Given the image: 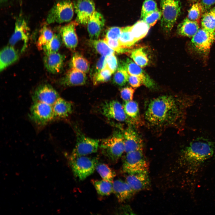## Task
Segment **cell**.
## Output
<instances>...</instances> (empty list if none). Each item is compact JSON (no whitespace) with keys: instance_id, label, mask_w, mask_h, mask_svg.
I'll list each match as a JSON object with an SVG mask.
<instances>
[{"instance_id":"cell-1","label":"cell","mask_w":215,"mask_h":215,"mask_svg":"<svg viewBox=\"0 0 215 215\" xmlns=\"http://www.w3.org/2000/svg\"><path fill=\"white\" fill-rule=\"evenodd\" d=\"M192 97H183L165 95L150 100L145 111L146 122L150 128L162 130L173 127L184 130L188 109L194 103Z\"/></svg>"},{"instance_id":"cell-2","label":"cell","mask_w":215,"mask_h":215,"mask_svg":"<svg viewBox=\"0 0 215 215\" xmlns=\"http://www.w3.org/2000/svg\"><path fill=\"white\" fill-rule=\"evenodd\" d=\"M215 153L213 142L204 137H197L181 150L178 159L179 165L185 168L187 173L196 172Z\"/></svg>"},{"instance_id":"cell-3","label":"cell","mask_w":215,"mask_h":215,"mask_svg":"<svg viewBox=\"0 0 215 215\" xmlns=\"http://www.w3.org/2000/svg\"><path fill=\"white\" fill-rule=\"evenodd\" d=\"M99 147L103 154L111 161L116 162L125 152L122 132L114 131L110 136L102 140Z\"/></svg>"},{"instance_id":"cell-4","label":"cell","mask_w":215,"mask_h":215,"mask_svg":"<svg viewBox=\"0 0 215 215\" xmlns=\"http://www.w3.org/2000/svg\"><path fill=\"white\" fill-rule=\"evenodd\" d=\"M160 6L162 13L161 26L164 31L169 32L181 13V0H160Z\"/></svg>"},{"instance_id":"cell-5","label":"cell","mask_w":215,"mask_h":215,"mask_svg":"<svg viewBox=\"0 0 215 215\" xmlns=\"http://www.w3.org/2000/svg\"><path fill=\"white\" fill-rule=\"evenodd\" d=\"M70 165L74 176L83 180L92 174L98 163L95 158L82 156H71Z\"/></svg>"},{"instance_id":"cell-6","label":"cell","mask_w":215,"mask_h":215,"mask_svg":"<svg viewBox=\"0 0 215 215\" xmlns=\"http://www.w3.org/2000/svg\"><path fill=\"white\" fill-rule=\"evenodd\" d=\"M73 14L72 3L70 0H62L56 3L50 10L46 22L49 24L68 22L72 19Z\"/></svg>"},{"instance_id":"cell-7","label":"cell","mask_w":215,"mask_h":215,"mask_svg":"<svg viewBox=\"0 0 215 215\" xmlns=\"http://www.w3.org/2000/svg\"><path fill=\"white\" fill-rule=\"evenodd\" d=\"M122 169L128 174L148 171V163L144 155L143 149L126 153L123 163Z\"/></svg>"},{"instance_id":"cell-8","label":"cell","mask_w":215,"mask_h":215,"mask_svg":"<svg viewBox=\"0 0 215 215\" xmlns=\"http://www.w3.org/2000/svg\"><path fill=\"white\" fill-rule=\"evenodd\" d=\"M76 142L71 156H87L97 152L99 140L85 136L79 130H76Z\"/></svg>"},{"instance_id":"cell-9","label":"cell","mask_w":215,"mask_h":215,"mask_svg":"<svg viewBox=\"0 0 215 215\" xmlns=\"http://www.w3.org/2000/svg\"><path fill=\"white\" fill-rule=\"evenodd\" d=\"M215 40V32L208 31L202 28L199 29L192 37L191 43L198 53L207 54Z\"/></svg>"},{"instance_id":"cell-10","label":"cell","mask_w":215,"mask_h":215,"mask_svg":"<svg viewBox=\"0 0 215 215\" xmlns=\"http://www.w3.org/2000/svg\"><path fill=\"white\" fill-rule=\"evenodd\" d=\"M30 115L31 119L40 125L47 124L55 118L52 106L39 102H34Z\"/></svg>"},{"instance_id":"cell-11","label":"cell","mask_w":215,"mask_h":215,"mask_svg":"<svg viewBox=\"0 0 215 215\" xmlns=\"http://www.w3.org/2000/svg\"><path fill=\"white\" fill-rule=\"evenodd\" d=\"M100 111L103 115L108 119L119 122H128L130 124L125 113L123 105L117 100L105 102L101 105Z\"/></svg>"},{"instance_id":"cell-12","label":"cell","mask_w":215,"mask_h":215,"mask_svg":"<svg viewBox=\"0 0 215 215\" xmlns=\"http://www.w3.org/2000/svg\"><path fill=\"white\" fill-rule=\"evenodd\" d=\"M74 6L77 14L76 22L81 24H87L95 11L94 0H77Z\"/></svg>"},{"instance_id":"cell-13","label":"cell","mask_w":215,"mask_h":215,"mask_svg":"<svg viewBox=\"0 0 215 215\" xmlns=\"http://www.w3.org/2000/svg\"><path fill=\"white\" fill-rule=\"evenodd\" d=\"M59 97L56 90L48 84L43 85L38 87L32 95L34 102H41L52 106Z\"/></svg>"},{"instance_id":"cell-14","label":"cell","mask_w":215,"mask_h":215,"mask_svg":"<svg viewBox=\"0 0 215 215\" xmlns=\"http://www.w3.org/2000/svg\"><path fill=\"white\" fill-rule=\"evenodd\" d=\"M126 153L143 149V142L141 138L132 125L122 130Z\"/></svg>"},{"instance_id":"cell-15","label":"cell","mask_w":215,"mask_h":215,"mask_svg":"<svg viewBox=\"0 0 215 215\" xmlns=\"http://www.w3.org/2000/svg\"><path fill=\"white\" fill-rule=\"evenodd\" d=\"M128 174L125 181L136 193L149 188L150 184L148 171Z\"/></svg>"},{"instance_id":"cell-16","label":"cell","mask_w":215,"mask_h":215,"mask_svg":"<svg viewBox=\"0 0 215 215\" xmlns=\"http://www.w3.org/2000/svg\"><path fill=\"white\" fill-rule=\"evenodd\" d=\"M29 30L24 19L21 18L16 19L14 32L9 41L10 45L14 47L18 42L22 41L25 48L29 39Z\"/></svg>"},{"instance_id":"cell-17","label":"cell","mask_w":215,"mask_h":215,"mask_svg":"<svg viewBox=\"0 0 215 215\" xmlns=\"http://www.w3.org/2000/svg\"><path fill=\"white\" fill-rule=\"evenodd\" d=\"M122 66L129 75L136 76L141 78L143 85L149 88H153L155 84L148 75L140 67L129 59H127L123 62Z\"/></svg>"},{"instance_id":"cell-18","label":"cell","mask_w":215,"mask_h":215,"mask_svg":"<svg viewBox=\"0 0 215 215\" xmlns=\"http://www.w3.org/2000/svg\"><path fill=\"white\" fill-rule=\"evenodd\" d=\"M76 21L71 22L62 27L60 32L62 40L65 46L72 50H74L78 43V39L76 32Z\"/></svg>"},{"instance_id":"cell-19","label":"cell","mask_w":215,"mask_h":215,"mask_svg":"<svg viewBox=\"0 0 215 215\" xmlns=\"http://www.w3.org/2000/svg\"><path fill=\"white\" fill-rule=\"evenodd\" d=\"M113 193L120 202L130 199L136 193L126 181L120 179L113 181Z\"/></svg>"},{"instance_id":"cell-20","label":"cell","mask_w":215,"mask_h":215,"mask_svg":"<svg viewBox=\"0 0 215 215\" xmlns=\"http://www.w3.org/2000/svg\"><path fill=\"white\" fill-rule=\"evenodd\" d=\"M105 19L100 13L95 11L87 23V29L91 40H97L104 26Z\"/></svg>"},{"instance_id":"cell-21","label":"cell","mask_w":215,"mask_h":215,"mask_svg":"<svg viewBox=\"0 0 215 215\" xmlns=\"http://www.w3.org/2000/svg\"><path fill=\"white\" fill-rule=\"evenodd\" d=\"M64 60V56L57 52L45 53L43 58L45 68L49 72L53 73L61 71Z\"/></svg>"},{"instance_id":"cell-22","label":"cell","mask_w":215,"mask_h":215,"mask_svg":"<svg viewBox=\"0 0 215 215\" xmlns=\"http://www.w3.org/2000/svg\"><path fill=\"white\" fill-rule=\"evenodd\" d=\"M19 58L18 51L14 47L10 45L4 47L0 52V71L16 62Z\"/></svg>"},{"instance_id":"cell-23","label":"cell","mask_w":215,"mask_h":215,"mask_svg":"<svg viewBox=\"0 0 215 215\" xmlns=\"http://www.w3.org/2000/svg\"><path fill=\"white\" fill-rule=\"evenodd\" d=\"M86 73L72 68L67 73L62 80V83L67 86L82 85L87 80Z\"/></svg>"},{"instance_id":"cell-24","label":"cell","mask_w":215,"mask_h":215,"mask_svg":"<svg viewBox=\"0 0 215 215\" xmlns=\"http://www.w3.org/2000/svg\"><path fill=\"white\" fill-rule=\"evenodd\" d=\"M55 118H64L70 115L73 111L71 103L59 97L52 106Z\"/></svg>"},{"instance_id":"cell-25","label":"cell","mask_w":215,"mask_h":215,"mask_svg":"<svg viewBox=\"0 0 215 215\" xmlns=\"http://www.w3.org/2000/svg\"><path fill=\"white\" fill-rule=\"evenodd\" d=\"M199 29L198 22L192 21L186 18L179 24L177 30L179 35L192 37L196 33Z\"/></svg>"},{"instance_id":"cell-26","label":"cell","mask_w":215,"mask_h":215,"mask_svg":"<svg viewBox=\"0 0 215 215\" xmlns=\"http://www.w3.org/2000/svg\"><path fill=\"white\" fill-rule=\"evenodd\" d=\"M123 105L125 113L129 119L131 125L138 122L139 112L138 103L132 100L125 102Z\"/></svg>"},{"instance_id":"cell-27","label":"cell","mask_w":215,"mask_h":215,"mask_svg":"<svg viewBox=\"0 0 215 215\" xmlns=\"http://www.w3.org/2000/svg\"><path fill=\"white\" fill-rule=\"evenodd\" d=\"M150 27L143 20L137 22L131 26V33L136 42L145 36Z\"/></svg>"},{"instance_id":"cell-28","label":"cell","mask_w":215,"mask_h":215,"mask_svg":"<svg viewBox=\"0 0 215 215\" xmlns=\"http://www.w3.org/2000/svg\"><path fill=\"white\" fill-rule=\"evenodd\" d=\"M201 24L202 28L215 32V6L204 13L202 16Z\"/></svg>"},{"instance_id":"cell-29","label":"cell","mask_w":215,"mask_h":215,"mask_svg":"<svg viewBox=\"0 0 215 215\" xmlns=\"http://www.w3.org/2000/svg\"><path fill=\"white\" fill-rule=\"evenodd\" d=\"M130 29L131 26H130L122 28L118 41L121 46L124 49H128L136 43Z\"/></svg>"},{"instance_id":"cell-30","label":"cell","mask_w":215,"mask_h":215,"mask_svg":"<svg viewBox=\"0 0 215 215\" xmlns=\"http://www.w3.org/2000/svg\"><path fill=\"white\" fill-rule=\"evenodd\" d=\"M129 52L131 58L141 67H145L148 64L149 59L143 48H136Z\"/></svg>"},{"instance_id":"cell-31","label":"cell","mask_w":215,"mask_h":215,"mask_svg":"<svg viewBox=\"0 0 215 215\" xmlns=\"http://www.w3.org/2000/svg\"><path fill=\"white\" fill-rule=\"evenodd\" d=\"M71 64L72 68L85 73H88L90 70V64L88 60L82 55L75 53L73 56Z\"/></svg>"},{"instance_id":"cell-32","label":"cell","mask_w":215,"mask_h":215,"mask_svg":"<svg viewBox=\"0 0 215 215\" xmlns=\"http://www.w3.org/2000/svg\"><path fill=\"white\" fill-rule=\"evenodd\" d=\"M92 182L97 193L99 195L107 196L113 193V182L103 179L93 180Z\"/></svg>"},{"instance_id":"cell-33","label":"cell","mask_w":215,"mask_h":215,"mask_svg":"<svg viewBox=\"0 0 215 215\" xmlns=\"http://www.w3.org/2000/svg\"><path fill=\"white\" fill-rule=\"evenodd\" d=\"M90 43L96 51L102 56H107L115 52L104 40H90Z\"/></svg>"},{"instance_id":"cell-34","label":"cell","mask_w":215,"mask_h":215,"mask_svg":"<svg viewBox=\"0 0 215 215\" xmlns=\"http://www.w3.org/2000/svg\"><path fill=\"white\" fill-rule=\"evenodd\" d=\"M96 170L102 179L111 182L116 176L115 172L108 165L103 163H97Z\"/></svg>"},{"instance_id":"cell-35","label":"cell","mask_w":215,"mask_h":215,"mask_svg":"<svg viewBox=\"0 0 215 215\" xmlns=\"http://www.w3.org/2000/svg\"><path fill=\"white\" fill-rule=\"evenodd\" d=\"M40 32V35L37 42V46L39 48L42 50L43 47L52 39L54 34L51 30L46 26H44Z\"/></svg>"},{"instance_id":"cell-36","label":"cell","mask_w":215,"mask_h":215,"mask_svg":"<svg viewBox=\"0 0 215 215\" xmlns=\"http://www.w3.org/2000/svg\"><path fill=\"white\" fill-rule=\"evenodd\" d=\"M61 45V40L59 35L54 34L51 40L44 46L43 50L45 53L57 52Z\"/></svg>"},{"instance_id":"cell-37","label":"cell","mask_w":215,"mask_h":215,"mask_svg":"<svg viewBox=\"0 0 215 215\" xmlns=\"http://www.w3.org/2000/svg\"><path fill=\"white\" fill-rule=\"evenodd\" d=\"M113 73L108 67H105L99 72L94 73L93 82L94 85L106 82L109 81Z\"/></svg>"},{"instance_id":"cell-38","label":"cell","mask_w":215,"mask_h":215,"mask_svg":"<svg viewBox=\"0 0 215 215\" xmlns=\"http://www.w3.org/2000/svg\"><path fill=\"white\" fill-rule=\"evenodd\" d=\"M113 76V81L116 85L122 86L125 85L128 81L129 74L123 67H119Z\"/></svg>"},{"instance_id":"cell-39","label":"cell","mask_w":215,"mask_h":215,"mask_svg":"<svg viewBox=\"0 0 215 215\" xmlns=\"http://www.w3.org/2000/svg\"><path fill=\"white\" fill-rule=\"evenodd\" d=\"M203 12V8L200 3H194L188 10L187 18L191 20L198 22Z\"/></svg>"},{"instance_id":"cell-40","label":"cell","mask_w":215,"mask_h":215,"mask_svg":"<svg viewBox=\"0 0 215 215\" xmlns=\"http://www.w3.org/2000/svg\"><path fill=\"white\" fill-rule=\"evenodd\" d=\"M157 10V4L154 0H145L142 7L141 18L143 19L148 14Z\"/></svg>"},{"instance_id":"cell-41","label":"cell","mask_w":215,"mask_h":215,"mask_svg":"<svg viewBox=\"0 0 215 215\" xmlns=\"http://www.w3.org/2000/svg\"><path fill=\"white\" fill-rule=\"evenodd\" d=\"M162 16L161 11L158 9L147 15L143 20L150 27L153 26Z\"/></svg>"},{"instance_id":"cell-42","label":"cell","mask_w":215,"mask_h":215,"mask_svg":"<svg viewBox=\"0 0 215 215\" xmlns=\"http://www.w3.org/2000/svg\"><path fill=\"white\" fill-rule=\"evenodd\" d=\"M103 40L115 52L119 53L130 52L129 49H124L121 46L118 40L109 39L105 38Z\"/></svg>"},{"instance_id":"cell-43","label":"cell","mask_w":215,"mask_h":215,"mask_svg":"<svg viewBox=\"0 0 215 215\" xmlns=\"http://www.w3.org/2000/svg\"><path fill=\"white\" fill-rule=\"evenodd\" d=\"M135 88L131 87H126L122 88L120 91V95L122 99L127 102L132 100Z\"/></svg>"},{"instance_id":"cell-44","label":"cell","mask_w":215,"mask_h":215,"mask_svg":"<svg viewBox=\"0 0 215 215\" xmlns=\"http://www.w3.org/2000/svg\"><path fill=\"white\" fill-rule=\"evenodd\" d=\"M106 67L113 73L116 70L118 67V61L114 53L106 56Z\"/></svg>"},{"instance_id":"cell-45","label":"cell","mask_w":215,"mask_h":215,"mask_svg":"<svg viewBox=\"0 0 215 215\" xmlns=\"http://www.w3.org/2000/svg\"><path fill=\"white\" fill-rule=\"evenodd\" d=\"M122 28L118 27L109 28L107 32L105 38L109 39L118 40L121 33Z\"/></svg>"},{"instance_id":"cell-46","label":"cell","mask_w":215,"mask_h":215,"mask_svg":"<svg viewBox=\"0 0 215 215\" xmlns=\"http://www.w3.org/2000/svg\"><path fill=\"white\" fill-rule=\"evenodd\" d=\"M128 82L130 85L134 88L138 87L143 84L142 79L134 75H129Z\"/></svg>"},{"instance_id":"cell-47","label":"cell","mask_w":215,"mask_h":215,"mask_svg":"<svg viewBox=\"0 0 215 215\" xmlns=\"http://www.w3.org/2000/svg\"><path fill=\"white\" fill-rule=\"evenodd\" d=\"M106 56H102L97 61L96 66L94 73L100 72L106 66Z\"/></svg>"},{"instance_id":"cell-48","label":"cell","mask_w":215,"mask_h":215,"mask_svg":"<svg viewBox=\"0 0 215 215\" xmlns=\"http://www.w3.org/2000/svg\"><path fill=\"white\" fill-rule=\"evenodd\" d=\"M203 12L206 11L215 4V0H201Z\"/></svg>"},{"instance_id":"cell-49","label":"cell","mask_w":215,"mask_h":215,"mask_svg":"<svg viewBox=\"0 0 215 215\" xmlns=\"http://www.w3.org/2000/svg\"><path fill=\"white\" fill-rule=\"evenodd\" d=\"M8 0H0L1 3H3L7 1Z\"/></svg>"}]
</instances>
